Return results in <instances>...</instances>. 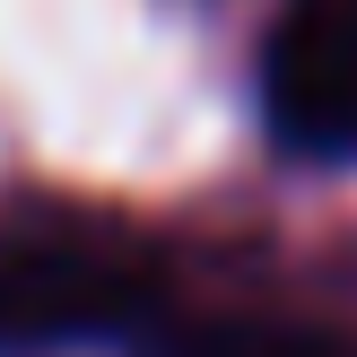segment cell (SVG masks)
I'll return each mask as SVG.
<instances>
[{"label":"cell","mask_w":357,"mask_h":357,"mask_svg":"<svg viewBox=\"0 0 357 357\" xmlns=\"http://www.w3.org/2000/svg\"><path fill=\"white\" fill-rule=\"evenodd\" d=\"M149 305V261L87 218H0V340H79Z\"/></svg>","instance_id":"obj_1"},{"label":"cell","mask_w":357,"mask_h":357,"mask_svg":"<svg viewBox=\"0 0 357 357\" xmlns=\"http://www.w3.org/2000/svg\"><path fill=\"white\" fill-rule=\"evenodd\" d=\"M279 139L340 157L357 149V0H296L261 61Z\"/></svg>","instance_id":"obj_2"}]
</instances>
